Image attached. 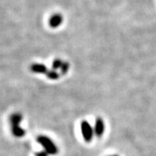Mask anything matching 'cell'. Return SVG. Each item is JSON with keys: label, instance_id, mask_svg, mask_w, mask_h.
Returning <instances> with one entry per match:
<instances>
[{"label": "cell", "instance_id": "8", "mask_svg": "<svg viewBox=\"0 0 156 156\" xmlns=\"http://www.w3.org/2000/svg\"><path fill=\"white\" fill-rule=\"evenodd\" d=\"M62 64H63V62H62L61 59H55L53 62V69L54 70L58 69H61L62 67Z\"/></svg>", "mask_w": 156, "mask_h": 156}, {"label": "cell", "instance_id": "6", "mask_svg": "<svg viewBox=\"0 0 156 156\" xmlns=\"http://www.w3.org/2000/svg\"><path fill=\"white\" fill-rule=\"evenodd\" d=\"M62 20H63V18L62 15L59 14H56V15H53L49 19V26L53 28L58 27L62 23Z\"/></svg>", "mask_w": 156, "mask_h": 156}, {"label": "cell", "instance_id": "11", "mask_svg": "<svg viewBox=\"0 0 156 156\" xmlns=\"http://www.w3.org/2000/svg\"><path fill=\"white\" fill-rule=\"evenodd\" d=\"M111 156H118V155H116V154H114V155H111Z\"/></svg>", "mask_w": 156, "mask_h": 156}, {"label": "cell", "instance_id": "7", "mask_svg": "<svg viewBox=\"0 0 156 156\" xmlns=\"http://www.w3.org/2000/svg\"><path fill=\"white\" fill-rule=\"evenodd\" d=\"M45 74H46L47 77L49 78V79H51V80H57L60 76L59 73L56 72L55 70H49V71L48 70L47 73Z\"/></svg>", "mask_w": 156, "mask_h": 156}, {"label": "cell", "instance_id": "5", "mask_svg": "<svg viewBox=\"0 0 156 156\" xmlns=\"http://www.w3.org/2000/svg\"><path fill=\"white\" fill-rule=\"evenodd\" d=\"M30 70L32 72L36 73H47V68L43 64L34 63L30 66Z\"/></svg>", "mask_w": 156, "mask_h": 156}, {"label": "cell", "instance_id": "3", "mask_svg": "<svg viewBox=\"0 0 156 156\" xmlns=\"http://www.w3.org/2000/svg\"><path fill=\"white\" fill-rule=\"evenodd\" d=\"M80 130L82 133L83 138L86 142H90L93 140V134H94V129H93L90 123L86 120H83L80 123Z\"/></svg>", "mask_w": 156, "mask_h": 156}, {"label": "cell", "instance_id": "9", "mask_svg": "<svg viewBox=\"0 0 156 156\" xmlns=\"http://www.w3.org/2000/svg\"><path fill=\"white\" fill-rule=\"evenodd\" d=\"M60 69H61V73L62 74H66L69 71V64L68 62H63V64H62V67H61Z\"/></svg>", "mask_w": 156, "mask_h": 156}, {"label": "cell", "instance_id": "1", "mask_svg": "<svg viewBox=\"0 0 156 156\" xmlns=\"http://www.w3.org/2000/svg\"><path fill=\"white\" fill-rule=\"evenodd\" d=\"M22 120H23V115L20 113H14L10 115V123L11 132L15 137H23L26 134V132L20 126Z\"/></svg>", "mask_w": 156, "mask_h": 156}, {"label": "cell", "instance_id": "10", "mask_svg": "<svg viewBox=\"0 0 156 156\" xmlns=\"http://www.w3.org/2000/svg\"><path fill=\"white\" fill-rule=\"evenodd\" d=\"M48 153L46 151H40L38 152V153H37L36 154V156H48Z\"/></svg>", "mask_w": 156, "mask_h": 156}, {"label": "cell", "instance_id": "2", "mask_svg": "<svg viewBox=\"0 0 156 156\" xmlns=\"http://www.w3.org/2000/svg\"><path fill=\"white\" fill-rule=\"evenodd\" d=\"M39 144H41L45 151L49 154H56L58 153V147L56 146L53 140L45 136H39L37 139Z\"/></svg>", "mask_w": 156, "mask_h": 156}, {"label": "cell", "instance_id": "4", "mask_svg": "<svg viewBox=\"0 0 156 156\" xmlns=\"http://www.w3.org/2000/svg\"><path fill=\"white\" fill-rule=\"evenodd\" d=\"M105 123L103 119L98 117L96 119L95 122V126H94V133L97 137H101L102 135L105 132Z\"/></svg>", "mask_w": 156, "mask_h": 156}]
</instances>
